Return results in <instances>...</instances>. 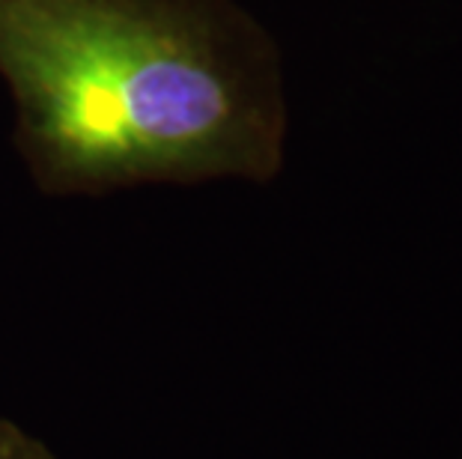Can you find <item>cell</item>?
I'll use <instances>...</instances> for the list:
<instances>
[{
	"mask_svg": "<svg viewBox=\"0 0 462 459\" xmlns=\"http://www.w3.org/2000/svg\"><path fill=\"white\" fill-rule=\"evenodd\" d=\"M0 459H54V454L13 421H0Z\"/></svg>",
	"mask_w": 462,
	"mask_h": 459,
	"instance_id": "7a4b0ae2",
	"label": "cell"
},
{
	"mask_svg": "<svg viewBox=\"0 0 462 459\" xmlns=\"http://www.w3.org/2000/svg\"><path fill=\"white\" fill-rule=\"evenodd\" d=\"M15 143L51 194L281 170L287 96L236 0H0Z\"/></svg>",
	"mask_w": 462,
	"mask_h": 459,
	"instance_id": "6da1fadb",
	"label": "cell"
}]
</instances>
